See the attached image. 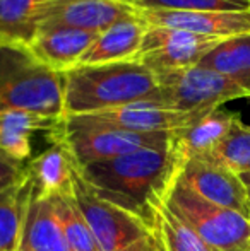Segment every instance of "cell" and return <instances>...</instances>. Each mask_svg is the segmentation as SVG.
Returning a JSON list of instances; mask_svg holds the SVG:
<instances>
[{"label": "cell", "mask_w": 250, "mask_h": 251, "mask_svg": "<svg viewBox=\"0 0 250 251\" xmlns=\"http://www.w3.org/2000/svg\"><path fill=\"white\" fill-rule=\"evenodd\" d=\"M182 168L173 146L140 149L84 168L79 166L83 178L98 197L132 214L151 231L156 229L158 214Z\"/></svg>", "instance_id": "obj_1"}, {"label": "cell", "mask_w": 250, "mask_h": 251, "mask_svg": "<svg viewBox=\"0 0 250 251\" xmlns=\"http://www.w3.org/2000/svg\"><path fill=\"white\" fill-rule=\"evenodd\" d=\"M63 75V116L87 115L151 100L158 77L136 60L77 65Z\"/></svg>", "instance_id": "obj_2"}, {"label": "cell", "mask_w": 250, "mask_h": 251, "mask_svg": "<svg viewBox=\"0 0 250 251\" xmlns=\"http://www.w3.org/2000/svg\"><path fill=\"white\" fill-rule=\"evenodd\" d=\"M26 111L63 118V75L28 47L0 41V113Z\"/></svg>", "instance_id": "obj_3"}, {"label": "cell", "mask_w": 250, "mask_h": 251, "mask_svg": "<svg viewBox=\"0 0 250 251\" xmlns=\"http://www.w3.org/2000/svg\"><path fill=\"white\" fill-rule=\"evenodd\" d=\"M175 132L137 133L87 122L81 116H63L54 132L47 133L50 142H60L72 154L77 166L120 157L140 149H165L173 146Z\"/></svg>", "instance_id": "obj_4"}, {"label": "cell", "mask_w": 250, "mask_h": 251, "mask_svg": "<svg viewBox=\"0 0 250 251\" xmlns=\"http://www.w3.org/2000/svg\"><path fill=\"white\" fill-rule=\"evenodd\" d=\"M165 205L214 251H250V217L200 199L180 178Z\"/></svg>", "instance_id": "obj_5"}, {"label": "cell", "mask_w": 250, "mask_h": 251, "mask_svg": "<svg viewBox=\"0 0 250 251\" xmlns=\"http://www.w3.org/2000/svg\"><path fill=\"white\" fill-rule=\"evenodd\" d=\"M240 98H247V94L228 77L195 65L158 77V91L151 100L177 111L202 115Z\"/></svg>", "instance_id": "obj_6"}, {"label": "cell", "mask_w": 250, "mask_h": 251, "mask_svg": "<svg viewBox=\"0 0 250 251\" xmlns=\"http://www.w3.org/2000/svg\"><path fill=\"white\" fill-rule=\"evenodd\" d=\"M72 197L100 251H117L153 232L132 214L98 197L83 178L77 164L72 176Z\"/></svg>", "instance_id": "obj_7"}, {"label": "cell", "mask_w": 250, "mask_h": 251, "mask_svg": "<svg viewBox=\"0 0 250 251\" xmlns=\"http://www.w3.org/2000/svg\"><path fill=\"white\" fill-rule=\"evenodd\" d=\"M220 41L221 38L200 36L173 27L147 26L134 60L161 77L199 65Z\"/></svg>", "instance_id": "obj_8"}, {"label": "cell", "mask_w": 250, "mask_h": 251, "mask_svg": "<svg viewBox=\"0 0 250 251\" xmlns=\"http://www.w3.org/2000/svg\"><path fill=\"white\" fill-rule=\"evenodd\" d=\"M178 178L200 199L250 217L247 188L237 173L220 162L209 157L190 159L184 164Z\"/></svg>", "instance_id": "obj_9"}, {"label": "cell", "mask_w": 250, "mask_h": 251, "mask_svg": "<svg viewBox=\"0 0 250 251\" xmlns=\"http://www.w3.org/2000/svg\"><path fill=\"white\" fill-rule=\"evenodd\" d=\"M206 115V113H202ZM200 113H184L171 109L168 106L154 100H142L118 106L113 109H105L98 113L77 115L87 122L100 125L113 126V128L129 130L137 133H154V132H177L189 126L192 122L200 118Z\"/></svg>", "instance_id": "obj_10"}, {"label": "cell", "mask_w": 250, "mask_h": 251, "mask_svg": "<svg viewBox=\"0 0 250 251\" xmlns=\"http://www.w3.org/2000/svg\"><path fill=\"white\" fill-rule=\"evenodd\" d=\"M147 26L173 27L209 38H231L250 33V10H136Z\"/></svg>", "instance_id": "obj_11"}, {"label": "cell", "mask_w": 250, "mask_h": 251, "mask_svg": "<svg viewBox=\"0 0 250 251\" xmlns=\"http://www.w3.org/2000/svg\"><path fill=\"white\" fill-rule=\"evenodd\" d=\"M77 162L60 142L26 162V176L31 186V200H52L72 193V176Z\"/></svg>", "instance_id": "obj_12"}, {"label": "cell", "mask_w": 250, "mask_h": 251, "mask_svg": "<svg viewBox=\"0 0 250 251\" xmlns=\"http://www.w3.org/2000/svg\"><path fill=\"white\" fill-rule=\"evenodd\" d=\"M136 16L132 7L118 0H72L58 9L40 29L70 27L101 34L120 21Z\"/></svg>", "instance_id": "obj_13"}, {"label": "cell", "mask_w": 250, "mask_h": 251, "mask_svg": "<svg viewBox=\"0 0 250 251\" xmlns=\"http://www.w3.org/2000/svg\"><path fill=\"white\" fill-rule=\"evenodd\" d=\"M98 34L70 27H48L40 29L29 43V51L55 72H67L81 63Z\"/></svg>", "instance_id": "obj_14"}, {"label": "cell", "mask_w": 250, "mask_h": 251, "mask_svg": "<svg viewBox=\"0 0 250 251\" xmlns=\"http://www.w3.org/2000/svg\"><path fill=\"white\" fill-rule=\"evenodd\" d=\"M72 0H0V41L29 47L40 27Z\"/></svg>", "instance_id": "obj_15"}, {"label": "cell", "mask_w": 250, "mask_h": 251, "mask_svg": "<svg viewBox=\"0 0 250 251\" xmlns=\"http://www.w3.org/2000/svg\"><path fill=\"white\" fill-rule=\"evenodd\" d=\"M238 118L240 115L237 113H228L218 108L202 115L185 128L177 130L173 135V147L182 166L190 159L207 157L223 142Z\"/></svg>", "instance_id": "obj_16"}, {"label": "cell", "mask_w": 250, "mask_h": 251, "mask_svg": "<svg viewBox=\"0 0 250 251\" xmlns=\"http://www.w3.org/2000/svg\"><path fill=\"white\" fill-rule=\"evenodd\" d=\"M146 29L147 24L139 16L120 21L110 29L98 34L96 41L81 58L79 65H98V63L134 60L140 48Z\"/></svg>", "instance_id": "obj_17"}, {"label": "cell", "mask_w": 250, "mask_h": 251, "mask_svg": "<svg viewBox=\"0 0 250 251\" xmlns=\"http://www.w3.org/2000/svg\"><path fill=\"white\" fill-rule=\"evenodd\" d=\"M62 118L34 115L26 111L0 113V152L26 164L31 159V137L34 132H54Z\"/></svg>", "instance_id": "obj_18"}, {"label": "cell", "mask_w": 250, "mask_h": 251, "mask_svg": "<svg viewBox=\"0 0 250 251\" xmlns=\"http://www.w3.org/2000/svg\"><path fill=\"white\" fill-rule=\"evenodd\" d=\"M17 251H70L52 200H29Z\"/></svg>", "instance_id": "obj_19"}, {"label": "cell", "mask_w": 250, "mask_h": 251, "mask_svg": "<svg viewBox=\"0 0 250 251\" xmlns=\"http://www.w3.org/2000/svg\"><path fill=\"white\" fill-rule=\"evenodd\" d=\"M199 65L228 77L250 98V33L221 40Z\"/></svg>", "instance_id": "obj_20"}, {"label": "cell", "mask_w": 250, "mask_h": 251, "mask_svg": "<svg viewBox=\"0 0 250 251\" xmlns=\"http://www.w3.org/2000/svg\"><path fill=\"white\" fill-rule=\"evenodd\" d=\"M31 200L28 176L24 181L0 192V251H17L24 219Z\"/></svg>", "instance_id": "obj_21"}, {"label": "cell", "mask_w": 250, "mask_h": 251, "mask_svg": "<svg viewBox=\"0 0 250 251\" xmlns=\"http://www.w3.org/2000/svg\"><path fill=\"white\" fill-rule=\"evenodd\" d=\"M57 219L70 251H100L72 193L52 199Z\"/></svg>", "instance_id": "obj_22"}, {"label": "cell", "mask_w": 250, "mask_h": 251, "mask_svg": "<svg viewBox=\"0 0 250 251\" xmlns=\"http://www.w3.org/2000/svg\"><path fill=\"white\" fill-rule=\"evenodd\" d=\"M207 157L237 175L250 173V126L244 125L238 118L223 142Z\"/></svg>", "instance_id": "obj_23"}, {"label": "cell", "mask_w": 250, "mask_h": 251, "mask_svg": "<svg viewBox=\"0 0 250 251\" xmlns=\"http://www.w3.org/2000/svg\"><path fill=\"white\" fill-rule=\"evenodd\" d=\"M154 231L160 234L165 251H214L167 205H163L158 214Z\"/></svg>", "instance_id": "obj_24"}, {"label": "cell", "mask_w": 250, "mask_h": 251, "mask_svg": "<svg viewBox=\"0 0 250 251\" xmlns=\"http://www.w3.org/2000/svg\"><path fill=\"white\" fill-rule=\"evenodd\" d=\"M134 10H250V0H118Z\"/></svg>", "instance_id": "obj_25"}, {"label": "cell", "mask_w": 250, "mask_h": 251, "mask_svg": "<svg viewBox=\"0 0 250 251\" xmlns=\"http://www.w3.org/2000/svg\"><path fill=\"white\" fill-rule=\"evenodd\" d=\"M26 179V164L10 159L0 152V192Z\"/></svg>", "instance_id": "obj_26"}, {"label": "cell", "mask_w": 250, "mask_h": 251, "mask_svg": "<svg viewBox=\"0 0 250 251\" xmlns=\"http://www.w3.org/2000/svg\"><path fill=\"white\" fill-rule=\"evenodd\" d=\"M117 251H165L163 241H161L160 234L156 231L149 232L147 236H144L142 239H137L136 243L125 246V248H120Z\"/></svg>", "instance_id": "obj_27"}, {"label": "cell", "mask_w": 250, "mask_h": 251, "mask_svg": "<svg viewBox=\"0 0 250 251\" xmlns=\"http://www.w3.org/2000/svg\"><path fill=\"white\" fill-rule=\"evenodd\" d=\"M244 183V186L247 188V193H249V201H250V173H244V175H238Z\"/></svg>", "instance_id": "obj_28"}]
</instances>
